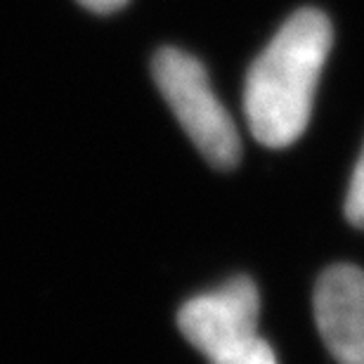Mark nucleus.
I'll use <instances>...</instances> for the list:
<instances>
[{
	"instance_id": "nucleus-1",
	"label": "nucleus",
	"mask_w": 364,
	"mask_h": 364,
	"mask_svg": "<svg viewBox=\"0 0 364 364\" xmlns=\"http://www.w3.org/2000/svg\"><path fill=\"white\" fill-rule=\"evenodd\" d=\"M331 43L329 17L303 7L284 21L253 62L246 76L244 114L260 144L282 149L305 133Z\"/></svg>"
},
{
	"instance_id": "nucleus-2",
	"label": "nucleus",
	"mask_w": 364,
	"mask_h": 364,
	"mask_svg": "<svg viewBox=\"0 0 364 364\" xmlns=\"http://www.w3.org/2000/svg\"><path fill=\"white\" fill-rule=\"evenodd\" d=\"M151 74L203 159L220 171L235 168L242 159V140L230 112L210 88L206 67L180 48H161L151 60Z\"/></svg>"
},
{
	"instance_id": "nucleus-3",
	"label": "nucleus",
	"mask_w": 364,
	"mask_h": 364,
	"mask_svg": "<svg viewBox=\"0 0 364 364\" xmlns=\"http://www.w3.org/2000/svg\"><path fill=\"white\" fill-rule=\"evenodd\" d=\"M260 296L249 277H235L220 289L187 301L178 312V326L189 343L208 360L235 350L258 336Z\"/></svg>"
},
{
	"instance_id": "nucleus-4",
	"label": "nucleus",
	"mask_w": 364,
	"mask_h": 364,
	"mask_svg": "<svg viewBox=\"0 0 364 364\" xmlns=\"http://www.w3.org/2000/svg\"><path fill=\"white\" fill-rule=\"evenodd\" d=\"M315 319L338 364H364V272L333 265L315 287Z\"/></svg>"
},
{
	"instance_id": "nucleus-5",
	"label": "nucleus",
	"mask_w": 364,
	"mask_h": 364,
	"mask_svg": "<svg viewBox=\"0 0 364 364\" xmlns=\"http://www.w3.org/2000/svg\"><path fill=\"white\" fill-rule=\"evenodd\" d=\"M210 364H277V358L267 341H263L260 336H253L251 341H246V343L237 346L235 350L210 360Z\"/></svg>"
},
{
	"instance_id": "nucleus-6",
	"label": "nucleus",
	"mask_w": 364,
	"mask_h": 364,
	"mask_svg": "<svg viewBox=\"0 0 364 364\" xmlns=\"http://www.w3.org/2000/svg\"><path fill=\"white\" fill-rule=\"evenodd\" d=\"M346 215L355 228L364 230V147L362 154L355 164L353 178H350V187H348V196H346Z\"/></svg>"
},
{
	"instance_id": "nucleus-7",
	"label": "nucleus",
	"mask_w": 364,
	"mask_h": 364,
	"mask_svg": "<svg viewBox=\"0 0 364 364\" xmlns=\"http://www.w3.org/2000/svg\"><path fill=\"white\" fill-rule=\"evenodd\" d=\"M83 7H88L92 12H100V14H112L116 10H121L128 0H78Z\"/></svg>"
}]
</instances>
